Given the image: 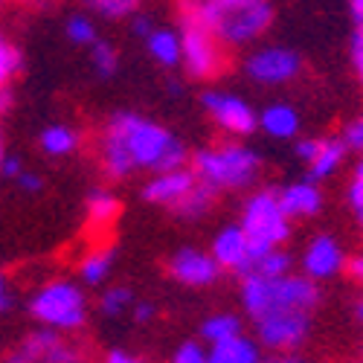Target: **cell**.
Segmentation results:
<instances>
[{
    "instance_id": "cell-22",
    "label": "cell",
    "mask_w": 363,
    "mask_h": 363,
    "mask_svg": "<svg viewBox=\"0 0 363 363\" xmlns=\"http://www.w3.org/2000/svg\"><path fill=\"white\" fill-rule=\"evenodd\" d=\"M216 198H218V192H216L213 186H206V184H201V180H198V184L172 206V213H174L180 221H201V218L209 213V209H213Z\"/></svg>"
},
{
    "instance_id": "cell-31",
    "label": "cell",
    "mask_w": 363,
    "mask_h": 363,
    "mask_svg": "<svg viewBox=\"0 0 363 363\" xmlns=\"http://www.w3.org/2000/svg\"><path fill=\"white\" fill-rule=\"evenodd\" d=\"M21 70H23V55H21V50H18L15 44L4 41V44H0V87H9L12 79H15Z\"/></svg>"
},
{
    "instance_id": "cell-34",
    "label": "cell",
    "mask_w": 363,
    "mask_h": 363,
    "mask_svg": "<svg viewBox=\"0 0 363 363\" xmlns=\"http://www.w3.org/2000/svg\"><path fill=\"white\" fill-rule=\"evenodd\" d=\"M15 184L23 189V192H29V195H38L41 189H44V177L41 174H35V172H21L18 177H15Z\"/></svg>"
},
{
    "instance_id": "cell-32",
    "label": "cell",
    "mask_w": 363,
    "mask_h": 363,
    "mask_svg": "<svg viewBox=\"0 0 363 363\" xmlns=\"http://www.w3.org/2000/svg\"><path fill=\"white\" fill-rule=\"evenodd\" d=\"M209 360V349L201 340H186L174 349L172 363H206Z\"/></svg>"
},
{
    "instance_id": "cell-26",
    "label": "cell",
    "mask_w": 363,
    "mask_h": 363,
    "mask_svg": "<svg viewBox=\"0 0 363 363\" xmlns=\"http://www.w3.org/2000/svg\"><path fill=\"white\" fill-rule=\"evenodd\" d=\"M245 335V323H241L238 314H230V311H221V314H213L209 320L201 323V337L203 343H224L230 337H238Z\"/></svg>"
},
{
    "instance_id": "cell-38",
    "label": "cell",
    "mask_w": 363,
    "mask_h": 363,
    "mask_svg": "<svg viewBox=\"0 0 363 363\" xmlns=\"http://www.w3.org/2000/svg\"><path fill=\"white\" fill-rule=\"evenodd\" d=\"M105 363H143V357L131 354L128 349H111V352L105 354Z\"/></svg>"
},
{
    "instance_id": "cell-5",
    "label": "cell",
    "mask_w": 363,
    "mask_h": 363,
    "mask_svg": "<svg viewBox=\"0 0 363 363\" xmlns=\"http://www.w3.org/2000/svg\"><path fill=\"white\" fill-rule=\"evenodd\" d=\"M29 314L44 328L79 331L87 320V299L76 282L52 279L33 294V299H29Z\"/></svg>"
},
{
    "instance_id": "cell-12",
    "label": "cell",
    "mask_w": 363,
    "mask_h": 363,
    "mask_svg": "<svg viewBox=\"0 0 363 363\" xmlns=\"http://www.w3.org/2000/svg\"><path fill=\"white\" fill-rule=\"evenodd\" d=\"M296 157L308 169L306 177L320 184L323 177H331L340 169V163L346 157V145H343V140H299Z\"/></svg>"
},
{
    "instance_id": "cell-17",
    "label": "cell",
    "mask_w": 363,
    "mask_h": 363,
    "mask_svg": "<svg viewBox=\"0 0 363 363\" xmlns=\"http://www.w3.org/2000/svg\"><path fill=\"white\" fill-rule=\"evenodd\" d=\"M277 198H279V206L288 218H311L323 209V192L308 177L277 189Z\"/></svg>"
},
{
    "instance_id": "cell-19",
    "label": "cell",
    "mask_w": 363,
    "mask_h": 363,
    "mask_svg": "<svg viewBox=\"0 0 363 363\" xmlns=\"http://www.w3.org/2000/svg\"><path fill=\"white\" fill-rule=\"evenodd\" d=\"M282 274H291V256L282 247H270L250 253L247 264L238 270V279H270Z\"/></svg>"
},
{
    "instance_id": "cell-11",
    "label": "cell",
    "mask_w": 363,
    "mask_h": 363,
    "mask_svg": "<svg viewBox=\"0 0 363 363\" xmlns=\"http://www.w3.org/2000/svg\"><path fill=\"white\" fill-rule=\"evenodd\" d=\"M169 277L186 288H206L216 285L221 277V267L213 259V253H203L198 247H180L169 262H166Z\"/></svg>"
},
{
    "instance_id": "cell-6",
    "label": "cell",
    "mask_w": 363,
    "mask_h": 363,
    "mask_svg": "<svg viewBox=\"0 0 363 363\" xmlns=\"http://www.w3.org/2000/svg\"><path fill=\"white\" fill-rule=\"evenodd\" d=\"M180 65L192 79H216L227 65L224 47L186 4H180Z\"/></svg>"
},
{
    "instance_id": "cell-1",
    "label": "cell",
    "mask_w": 363,
    "mask_h": 363,
    "mask_svg": "<svg viewBox=\"0 0 363 363\" xmlns=\"http://www.w3.org/2000/svg\"><path fill=\"white\" fill-rule=\"evenodd\" d=\"M102 169L113 180H125L137 169L160 174L189 163V148L177 134L148 116L119 111L113 113L99 140Z\"/></svg>"
},
{
    "instance_id": "cell-42",
    "label": "cell",
    "mask_w": 363,
    "mask_h": 363,
    "mask_svg": "<svg viewBox=\"0 0 363 363\" xmlns=\"http://www.w3.org/2000/svg\"><path fill=\"white\" fill-rule=\"evenodd\" d=\"M357 317L363 320V299H360V306H357Z\"/></svg>"
},
{
    "instance_id": "cell-4",
    "label": "cell",
    "mask_w": 363,
    "mask_h": 363,
    "mask_svg": "<svg viewBox=\"0 0 363 363\" xmlns=\"http://www.w3.org/2000/svg\"><path fill=\"white\" fill-rule=\"evenodd\" d=\"M241 306L256 323L279 311H314L320 306V288L308 277H270V279H241Z\"/></svg>"
},
{
    "instance_id": "cell-7",
    "label": "cell",
    "mask_w": 363,
    "mask_h": 363,
    "mask_svg": "<svg viewBox=\"0 0 363 363\" xmlns=\"http://www.w3.org/2000/svg\"><path fill=\"white\" fill-rule=\"evenodd\" d=\"M241 230L247 233L250 253L285 245L291 233V218L282 213L274 189H262L250 195V201L245 203V213H241Z\"/></svg>"
},
{
    "instance_id": "cell-9",
    "label": "cell",
    "mask_w": 363,
    "mask_h": 363,
    "mask_svg": "<svg viewBox=\"0 0 363 363\" xmlns=\"http://www.w3.org/2000/svg\"><path fill=\"white\" fill-rule=\"evenodd\" d=\"M201 105L230 137H250L259 128V113L250 108V102L230 94V90H206L201 96Z\"/></svg>"
},
{
    "instance_id": "cell-15",
    "label": "cell",
    "mask_w": 363,
    "mask_h": 363,
    "mask_svg": "<svg viewBox=\"0 0 363 363\" xmlns=\"http://www.w3.org/2000/svg\"><path fill=\"white\" fill-rule=\"evenodd\" d=\"M213 259L218 262L221 270H230V274L238 277V270L247 264L250 259V241L247 233L241 230V224H230L224 230H218V235L213 238Z\"/></svg>"
},
{
    "instance_id": "cell-36",
    "label": "cell",
    "mask_w": 363,
    "mask_h": 363,
    "mask_svg": "<svg viewBox=\"0 0 363 363\" xmlns=\"http://www.w3.org/2000/svg\"><path fill=\"white\" fill-rule=\"evenodd\" d=\"M21 172H23L21 157H15V155H4V160H0V174L9 177V180H15Z\"/></svg>"
},
{
    "instance_id": "cell-18",
    "label": "cell",
    "mask_w": 363,
    "mask_h": 363,
    "mask_svg": "<svg viewBox=\"0 0 363 363\" xmlns=\"http://www.w3.org/2000/svg\"><path fill=\"white\" fill-rule=\"evenodd\" d=\"M259 131L274 140H294L299 134V113L288 102H274L259 113Z\"/></svg>"
},
{
    "instance_id": "cell-39",
    "label": "cell",
    "mask_w": 363,
    "mask_h": 363,
    "mask_svg": "<svg viewBox=\"0 0 363 363\" xmlns=\"http://www.w3.org/2000/svg\"><path fill=\"white\" fill-rule=\"evenodd\" d=\"M12 108V90L9 87H0V116H6Z\"/></svg>"
},
{
    "instance_id": "cell-3",
    "label": "cell",
    "mask_w": 363,
    "mask_h": 363,
    "mask_svg": "<svg viewBox=\"0 0 363 363\" xmlns=\"http://www.w3.org/2000/svg\"><path fill=\"white\" fill-rule=\"evenodd\" d=\"M189 169L201 184L213 186L216 192L224 189H247L256 184V177L262 172V157L259 151L250 145L227 140L213 148H201L189 157Z\"/></svg>"
},
{
    "instance_id": "cell-35",
    "label": "cell",
    "mask_w": 363,
    "mask_h": 363,
    "mask_svg": "<svg viewBox=\"0 0 363 363\" xmlns=\"http://www.w3.org/2000/svg\"><path fill=\"white\" fill-rule=\"evenodd\" d=\"M151 29H155V21H151L145 12H137V15H131V33L137 35V38H148L151 35Z\"/></svg>"
},
{
    "instance_id": "cell-30",
    "label": "cell",
    "mask_w": 363,
    "mask_h": 363,
    "mask_svg": "<svg viewBox=\"0 0 363 363\" xmlns=\"http://www.w3.org/2000/svg\"><path fill=\"white\" fill-rule=\"evenodd\" d=\"M65 35L70 44L76 47H90L99 35H96V26L87 15H70L67 23H65Z\"/></svg>"
},
{
    "instance_id": "cell-23",
    "label": "cell",
    "mask_w": 363,
    "mask_h": 363,
    "mask_svg": "<svg viewBox=\"0 0 363 363\" xmlns=\"http://www.w3.org/2000/svg\"><path fill=\"white\" fill-rule=\"evenodd\" d=\"M145 50L148 55L155 58L160 67H177L180 65V35L174 29H166V26H155L151 35L145 38Z\"/></svg>"
},
{
    "instance_id": "cell-16",
    "label": "cell",
    "mask_w": 363,
    "mask_h": 363,
    "mask_svg": "<svg viewBox=\"0 0 363 363\" xmlns=\"http://www.w3.org/2000/svg\"><path fill=\"white\" fill-rule=\"evenodd\" d=\"M21 349L33 357V363H82L79 352L65 343L62 335H55V328H41L35 335H29Z\"/></svg>"
},
{
    "instance_id": "cell-44",
    "label": "cell",
    "mask_w": 363,
    "mask_h": 363,
    "mask_svg": "<svg viewBox=\"0 0 363 363\" xmlns=\"http://www.w3.org/2000/svg\"><path fill=\"white\" fill-rule=\"evenodd\" d=\"M0 6H4V0H0Z\"/></svg>"
},
{
    "instance_id": "cell-8",
    "label": "cell",
    "mask_w": 363,
    "mask_h": 363,
    "mask_svg": "<svg viewBox=\"0 0 363 363\" xmlns=\"http://www.w3.org/2000/svg\"><path fill=\"white\" fill-rule=\"evenodd\" d=\"M245 73L256 84L279 87L302 73V55L291 47H259L245 58Z\"/></svg>"
},
{
    "instance_id": "cell-20",
    "label": "cell",
    "mask_w": 363,
    "mask_h": 363,
    "mask_svg": "<svg viewBox=\"0 0 363 363\" xmlns=\"http://www.w3.org/2000/svg\"><path fill=\"white\" fill-rule=\"evenodd\" d=\"M123 213V203L119 198L111 192V189H90L87 192V201H84V216H87V224L94 230H111Z\"/></svg>"
},
{
    "instance_id": "cell-25",
    "label": "cell",
    "mask_w": 363,
    "mask_h": 363,
    "mask_svg": "<svg viewBox=\"0 0 363 363\" xmlns=\"http://www.w3.org/2000/svg\"><path fill=\"white\" fill-rule=\"evenodd\" d=\"M79 134L70 125H50L38 134V148L47 157H70L79 151Z\"/></svg>"
},
{
    "instance_id": "cell-24",
    "label": "cell",
    "mask_w": 363,
    "mask_h": 363,
    "mask_svg": "<svg viewBox=\"0 0 363 363\" xmlns=\"http://www.w3.org/2000/svg\"><path fill=\"white\" fill-rule=\"evenodd\" d=\"M113 259H116V247L113 245H96L90 250L82 264H79V274H82V282L84 285H102L108 277H111V267H113Z\"/></svg>"
},
{
    "instance_id": "cell-13",
    "label": "cell",
    "mask_w": 363,
    "mask_h": 363,
    "mask_svg": "<svg viewBox=\"0 0 363 363\" xmlns=\"http://www.w3.org/2000/svg\"><path fill=\"white\" fill-rule=\"evenodd\" d=\"M343 267V247L335 235H314L311 245L302 253V277H308L314 282L331 279L335 274H340Z\"/></svg>"
},
{
    "instance_id": "cell-43",
    "label": "cell",
    "mask_w": 363,
    "mask_h": 363,
    "mask_svg": "<svg viewBox=\"0 0 363 363\" xmlns=\"http://www.w3.org/2000/svg\"><path fill=\"white\" fill-rule=\"evenodd\" d=\"M0 160H4V137H0Z\"/></svg>"
},
{
    "instance_id": "cell-40",
    "label": "cell",
    "mask_w": 363,
    "mask_h": 363,
    "mask_svg": "<svg viewBox=\"0 0 363 363\" xmlns=\"http://www.w3.org/2000/svg\"><path fill=\"white\" fill-rule=\"evenodd\" d=\"M4 363H33V357H29V354L18 346L15 352H9V354H6V360H4Z\"/></svg>"
},
{
    "instance_id": "cell-41",
    "label": "cell",
    "mask_w": 363,
    "mask_h": 363,
    "mask_svg": "<svg viewBox=\"0 0 363 363\" xmlns=\"http://www.w3.org/2000/svg\"><path fill=\"white\" fill-rule=\"evenodd\" d=\"M262 363H302V360H296L294 354H282V357H270V360H262Z\"/></svg>"
},
{
    "instance_id": "cell-21",
    "label": "cell",
    "mask_w": 363,
    "mask_h": 363,
    "mask_svg": "<svg viewBox=\"0 0 363 363\" xmlns=\"http://www.w3.org/2000/svg\"><path fill=\"white\" fill-rule=\"evenodd\" d=\"M206 363H262V343L245 335L230 337L224 343H213Z\"/></svg>"
},
{
    "instance_id": "cell-10",
    "label": "cell",
    "mask_w": 363,
    "mask_h": 363,
    "mask_svg": "<svg viewBox=\"0 0 363 363\" xmlns=\"http://www.w3.org/2000/svg\"><path fill=\"white\" fill-rule=\"evenodd\" d=\"M311 317L314 311H279V314H267L256 320V335L264 349L274 352H294L306 343L308 331H311Z\"/></svg>"
},
{
    "instance_id": "cell-27",
    "label": "cell",
    "mask_w": 363,
    "mask_h": 363,
    "mask_svg": "<svg viewBox=\"0 0 363 363\" xmlns=\"http://www.w3.org/2000/svg\"><path fill=\"white\" fill-rule=\"evenodd\" d=\"M82 6L90 9L99 18H108V21H123V18H131L140 12L143 0H82Z\"/></svg>"
},
{
    "instance_id": "cell-37",
    "label": "cell",
    "mask_w": 363,
    "mask_h": 363,
    "mask_svg": "<svg viewBox=\"0 0 363 363\" xmlns=\"http://www.w3.org/2000/svg\"><path fill=\"white\" fill-rule=\"evenodd\" d=\"M134 323H140V325H145V323H151L157 317V311H155V306L151 302H134Z\"/></svg>"
},
{
    "instance_id": "cell-33",
    "label": "cell",
    "mask_w": 363,
    "mask_h": 363,
    "mask_svg": "<svg viewBox=\"0 0 363 363\" xmlns=\"http://www.w3.org/2000/svg\"><path fill=\"white\" fill-rule=\"evenodd\" d=\"M343 145L346 151H357V155H363V116H354L352 123L343 128Z\"/></svg>"
},
{
    "instance_id": "cell-29",
    "label": "cell",
    "mask_w": 363,
    "mask_h": 363,
    "mask_svg": "<svg viewBox=\"0 0 363 363\" xmlns=\"http://www.w3.org/2000/svg\"><path fill=\"white\" fill-rule=\"evenodd\" d=\"M134 306V294L131 288L125 285H116V288H108L102 296H99V311L105 317H119L123 311H128Z\"/></svg>"
},
{
    "instance_id": "cell-28",
    "label": "cell",
    "mask_w": 363,
    "mask_h": 363,
    "mask_svg": "<svg viewBox=\"0 0 363 363\" xmlns=\"http://www.w3.org/2000/svg\"><path fill=\"white\" fill-rule=\"evenodd\" d=\"M90 65H94L99 79L116 76V70H119V52H116V47L111 41L96 38L94 44H90Z\"/></svg>"
},
{
    "instance_id": "cell-14",
    "label": "cell",
    "mask_w": 363,
    "mask_h": 363,
    "mask_svg": "<svg viewBox=\"0 0 363 363\" xmlns=\"http://www.w3.org/2000/svg\"><path fill=\"white\" fill-rule=\"evenodd\" d=\"M198 184V177L189 166H180L172 172H160V174H151L143 186V201L155 203V206H166L172 209L180 198H184L192 186Z\"/></svg>"
},
{
    "instance_id": "cell-2",
    "label": "cell",
    "mask_w": 363,
    "mask_h": 363,
    "mask_svg": "<svg viewBox=\"0 0 363 363\" xmlns=\"http://www.w3.org/2000/svg\"><path fill=\"white\" fill-rule=\"evenodd\" d=\"M218 38L221 47H247L274 23L270 0H180Z\"/></svg>"
}]
</instances>
